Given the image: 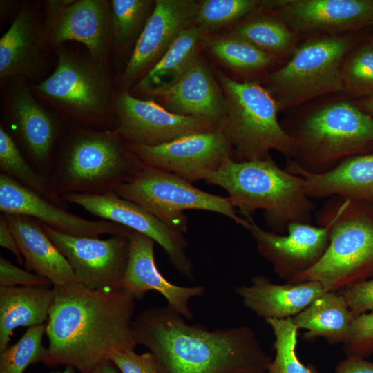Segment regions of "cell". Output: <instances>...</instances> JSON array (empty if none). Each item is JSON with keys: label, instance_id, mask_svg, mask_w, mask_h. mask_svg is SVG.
Wrapping results in <instances>:
<instances>
[{"label": "cell", "instance_id": "obj_1", "mask_svg": "<svg viewBox=\"0 0 373 373\" xmlns=\"http://www.w3.org/2000/svg\"><path fill=\"white\" fill-rule=\"evenodd\" d=\"M46 324L50 367L71 366L90 373L116 352L135 349L131 325L135 298L124 290L93 289L79 283L52 286Z\"/></svg>", "mask_w": 373, "mask_h": 373}, {"label": "cell", "instance_id": "obj_2", "mask_svg": "<svg viewBox=\"0 0 373 373\" xmlns=\"http://www.w3.org/2000/svg\"><path fill=\"white\" fill-rule=\"evenodd\" d=\"M131 329L137 345L146 347L166 373L267 372L272 361L249 327L191 325L167 305L143 310Z\"/></svg>", "mask_w": 373, "mask_h": 373}, {"label": "cell", "instance_id": "obj_3", "mask_svg": "<svg viewBox=\"0 0 373 373\" xmlns=\"http://www.w3.org/2000/svg\"><path fill=\"white\" fill-rule=\"evenodd\" d=\"M206 182L224 189L238 213L249 219L258 210L271 231L287 233L289 224L311 223L316 204L303 177L281 169L271 157L236 162L227 158Z\"/></svg>", "mask_w": 373, "mask_h": 373}, {"label": "cell", "instance_id": "obj_4", "mask_svg": "<svg viewBox=\"0 0 373 373\" xmlns=\"http://www.w3.org/2000/svg\"><path fill=\"white\" fill-rule=\"evenodd\" d=\"M327 227L328 247L320 260L296 283L314 280L327 291L341 292L373 278V214L361 201L328 198L314 215Z\"/></svg>", "mask_w": 373, "mask_h": 373}, {"label": "cell", "instance_id": "obj_5", "mask_svg": "<svg viewBox=\"0 0 373 373\" xmlns=\"http://www.w3.org/2000/svg\"><path fill=\"white\" fill-rule=\"evenodd\" d=\"M140 165L116 129L77 131L64 144L50 181L61 198L104 194L129 180Z\"/></svg>", "mask_w": 373, "mask_h": 373}, {"label": "cell", "instance_id": "obj_6", "mask_svg": "<svg viewBox=\"0 0 373 373\" xmlns=\"http://www.w3.org/2000/svg\"><path fill=\"white\" fill-rule=\"evenodd\" d=\"M286 132L296 142L295 155L287 160L305 172L323 174L373 144V117L340 101L308 113Z\"/></svg>", "mask_w": 373, "mask_h": 373}, {"label": "cell", "instance_id": "obj_7", "mask_svg": "<svg viewBox=\"0 0 373 373\" xmlns=\"http://www.w3.org/2000/svg\"><path fill=\"white\" fill-rule=\"evenodd\" d=\"M226 105L220 130L236 162L265 160L277 151L287 160L295 155L296 142L278 121V107L268 90L256 82H238L218 73Z\"/></svg>", "mask_w": 373, "mask_h": 373}, {"label": "cell", "instance_id": "obj_8", "mask_svg": "<svg viewBox=\"0 0 373 373\" xmlns=\"http://www.w3.org/2000/svg\"><path fill=\"white\" fill-rule=\"evenodd\" d=\"M57 52L54 72L33 86L35 94L78 122L115 124L114 97L104 64L61 47Z\"/></svg>", "mask_w": 373, "mask_h": 373}, {"label": "cell", "instance_id": "obj_9", "mask_svg": "<svg viewBox=\"0 0 373 373\" xmlns=\"http://www.w3.org/2000/svg\"><path fill=\"white\" fill-rule=\"evenodd\" d=\"M355 41L348 33L313 38L300 46L285 66L267 77V89L278 109L343 91L342 66Z\"/></svg>", "mask_w": 373, "mask_h": 373}, {"label": "cell", "instance_id": "obj_10", "mask_svg": "<svg viewBox=\"0 0 373 373\" xmlns=\"http://www.w3.org/2000/svg\"><path fill=\"white\" fill-rule=\"evenodd\" d=\"M114 192L184 234L188 229L184 214L188 210L217 213L245 229L249 223V219L238 216L229 197L209 193L174 173L142 163L136 173L117 185Z\"/></svg>", "mask_w": 373, "mask_h": 373}, {"label": "cell", "instance_id": "obj_11", "mask_svg": "<svg viewBox=\"0 0 373 373\" xmlns=\"http://www.w3.org/2000/svg\"><path fill=\"white\" fill-rule=\"evenodd\" d=\"M64 200L76 204L102 220L137 231L164 249L173 267L185 278L194 280L193 265L188 255L184 233L171 228L138 204L114 191L104 194L71 193Z\"/></svg>", "mask_w": 373, "mask_h": 373}, {"label": "cell", "instance_id": "obj_12", "mask_svg": "<svg viewBox=\"0 0 373 373\" xmlns=\"http://www.w3.org/2000/svg\"><path fill=\"white\" fill-rule=\"evenodd\" d=\"M42 226L68 260L78 283L93 289H122L129 254V229L124 233L101 240L73 236Z\"/></svg>", "mask_w": 373, "mask_h": 373}, {"label": "cell", "instance_id": "obj_13", "mask_svg": "<svg viewBox=\"0 0 373 373\" xmlns=\"http://www.w3.org/2000/svg\"><path fill=\"white\" fill-rule=\"evenodd\" d=\"M115 129L129 144L153 146L216 128L210 122L173 113L153 99H140L128 90L113 99Z\"/></svg>", "mask_w": 373, "mask_h": 373}, {"label": "cell", "instance_id": "obj_14", "mask_svg": "<svg viewBox=\"0 0 373 373\" xmlns=\"http://www.w3.org/2000/svg\"><path fill=\"white\" fill-rule=\"evenodd\" d=\"M144 165L174 173L193 182L218 170L232 156V149L220 129L189 135L160 145L128 143Z\"/></svg>", "mask_w": 373, "mask_h": 373}, {"label": "cell", "instance_id": "obj_15", "mask_svg": "<svg viewBox=\"0 0 373 373\" xmlns=\"http://www.w3.org/2000/svg\"><path fill=\"white\" fill-rule=\"evenodd\" d=\"M44 27L48 44L59 48L76 41L95 60L105 64L112 44L110 3L105 0H61L47 2Z\"/></svg>", "mask_w": 373, "mask_h": 373}, {"label": "cell", "instance_id": "obj_16", "mask_svg": "<svg viewBox=\"0 0 373 373\" xmlns=\"http://www.w3.org/2000/svg\"><path fill=\"white\" fill-rule=\"evenodd\" d=\"M247 229L258 253L272 265L280 278L294 283L312 269L325 254L329 242L327 227L294 222L287 233L267 231L249 218Z\"/></svg>", "mask_w": 373, "mask_h": 373}, {"label": "cell", "instance_id": "obj_17", "mask_svg": "<svg viewBox=\"0 0 373 373\" xmlns=\"http://www.w3.org/2000/svg\"><path fill=\"white\" fill-rule=\"evenodd\" d=\"M198 2L156 0L153 11L140 35L121 75L122 90L140 81L157 64L180 34L193 25Z\"/></svg>", "mask_w": 373, "mask_h": 373}, {"label": "cell", "instance_id": "obj_18", "mask_svg": "<svg viewBox=\"0 0 373 373\" xmlns=\"http://www.w3.org/2000/svg\"><path fill=\"white\" fill-rule=\"evenodd\" d=\"M262 6L303 33L341 35L373 23V0L263 1Z\"/></svg>", "mask_w": 373, "mask_h": 373}, {"label": "cell", "instance_id": "obj_19", "mask_svg": "<svg viewBox=\"0 0 373 373\" xmlns=\"http://www.w3.org/2000/svg\"><path fill=\"white\" fill-rule=\"evenodd\" d=\"M0 210L5 214L32 218L73 236L98 238L102 234L124 233L128 229L110 221L89 220L68 212L3 173L0 174Z\"/></svg>", "mask_w": 373, "mask_h": 373}, {"label": "cell", "instance_id": "obj_20", "mask_svg": "<svg viewBox=\"0 0 373 373\" xmlns=\"http://www.w3.org/2000/svg\"><path fill=\"white\" fill-rule=\"evenodd\" d=\"M130 240L128 262L123 277L122 289L135 299L155 290L165 298L167 305L181 314L186 321L193 318L189 300L204 294L202 285L184 287L166 280L157 269L154 258L155 241L137 231L128 229Z\"/></svg>", "mask_w": 373, "mask_h": 373}, {"label": "cell", "instance_id": "obj_21", "mask_svg": "<svg viewBox=\"0 0 373 373\" xmlns=\"http://www.w3.org/2000/svg\"><path fill=\"white\" fill-rule=\"evenodd\" d=\"M149 96L173 113L204 119L218 129L226 117L222 89L199 56L175 84Z\"/></svg>", "mask_w": 373, "mask_h": 373}, {"label": "cell", "instance_id": "obj_22", "mask_svg": "<svg viewBox=\"0 0 373 373\" xmlns=\"http://www.w3.org/2000/svg\"><path fill=\"white\" fill-rule=\"evenodd\" d=\"M7 102L12 127L39 170H46L58 138L56 119L36 101L26 85H13Z\"/></svg>", "mask_w": 373, "mask_h": 373}, {"label": "cell", "instance_id": "obj_23", "mask_svg": "<svg viewBox=\"0 0 373 373\" xmlns=\"http://www.w3.org/2000/svg\"><path fill=\"white\" fill-rule=\"evenodd\" d=\"M235 291L246 308L265 320L293 318L327 291L317 281L279 285L262 275L254 276L249 285L238 286Z\"/></svg>", "mask_w": 373, "mask_h": 373}, {"label": "cell", "instance_id": "obj_24", "mask_svg": "<svg viewBox=\"0 0 373 373\" xmlns=\"http://www.w3.org/2000/svg\"><path fill=\"white\" fill-rule=\"evenodd\" d=\"M47 43L36 15L30 8H22L0 39L1 80L38 75Z\"/></svg>", "mask_w": 373, "mask_h": 373}, {"label": "cell", "instance_id": "obj_25", "mask_svg": "<svg viewBox=\"0 0 373 373\" xmlns=\"http://www.w3.org/2000/svg\"><path fill=\"white\" fill-rule=\"evenodd\" d=\"M6 215L29 270L49 280L52 286L78 283L68 260L47 236L40 222L26 216Z\"/></svg>", "mask_w": 373, "mask_h": 373}, {"label": "cell", "instance_id": "obj_26", "mask_svg": "<svg viewBox=\"0 0 373 373\" xmlns=\"http://www.w3.org/2000/svg\"><path fill=\"white\" fill-rule=\"evenodd\" d=\"M285 169L303 178L312 199L340 196L373 203V153L351 157L323 174L305 172L289 160Z\"/></svg>", "mask_w": 373, "mask_h": 373}, {"label": "cell", "instance_id": "obj_27", "mask_svg": "<svg viewBox=\"0 0 373 373\" xmlns=\"http://www.w3.org/2000/svg\"><path fill=\"white\" fill-rule=\"evenodd\" d=\"M54 296L48 286H0V352L17 327L44 324Z\"/></svg>", "mask_w": 373, "mask_h": 373}, {"label": "cell", "instance_id": "obj_28", "mask_svg": "<svg viewBox=\"0 0 373 373\" xmlns=\"http://www.w3.org/2000/svg\"><path fill=\"white\" fill-rule=\"evenodd\" d=\"M291 318L298 329L307 330L303 334L306 341L321 337L332 344H344L355 316L341 293L326 291Z\"/></svg>", "mask_w": 373, "mask_h": 373}, {"label": "cell", "instance_id": "obj_29", "mask_svg": "<svg viewBox=\"0 0 373 373\" xmlns=\"http://www.w3.org/2000/svg\"><path fill=\"white\" fill-rule=\"evenodd\" d=\"M206 35L195 25L184 29L157 64L138 82V91L149 95L175 84L198 58V46Z\"/></svg>", "mask_w": 373, "mask_h": 373}, {"label": "cell", "instance_id": "obj_30", "mask_svg": "<svg viewBox=\"0 0 373 373\" xmlns=\"http://www.w3.org/2000/svg\"><path fill=\"white\" fill-rule=\"evenodd\" d=\"M243 39L276 57L295 46V34L275 15L259 13L233 27L228 34Z\"/></svg>", "mask_w": 373, "mask_h": 373}, {"label": "cell", "instance_id": "obj_31", "mask_svg": "<svg viewBox=\"0 0 373 373\" xmlns=\"http://www.w3.org/2000/svg\"><path fill=\"white\" fill-rule=\"evenodd\" d=\"M155 1L112 0L110 3L112 44L118 50L135 46L151 15Z\"/></svg>", "mask_w": 373, "mask_h": 373}, {"label": "cell", "instance_id": "obj_32", "mask_svg": "<svg viewBox=\"0 0 373 373\" xmlns=\"http://www.w3.org/2000/svg\"><path fill=\"white\" fill-rule=\"evenodd\" d=\"M0 168L1 173L15 180L44 198L62 205L63 198L54 191L50 181L26 161L10 135L0 126Z\"/></svg>", "mask_w": 373, "mask_h": 373}, {"label": "cell", "instance_id": "obj_33", "mask_svg": "<svg viewBox=\"0 0 373 373\" xmlns=\"http://www.w3.org/2000/svg\"><path fill=\"white\" fill-rule=\"evenodd\" d=\"M204 41V46L218 60L239 72L250 73L265 68L276 58L253 44L229 35Z\"/></svg>", "mask_w": 373, "mask_h": 373}, {"label": "cell", "instance_id": "obj_34", "mask_svg": "<svg viewBox=\"0 0 373 373\" xmlns=\"http://www.w3.org/2000/svg\"><path fill=\"white\" fill-rule=\"evenodd\" d=\"M274 335L275 357L267 373H317L312 365H305L298 358L296 347L298 329L292 318L266 319Z\"/></svg>", "mask_w": 373, "mask_h": 373}, {"label": "cell", "instance_id": "obj_35", "mask_svg": "<svg viewBox=\"0 0 373 373\" xmlns=\"http://www.w3.org/2000/svg\"><path fill=\"white\" fill-rule=\"evenodd\" d=\"M46 324L28 327L15 344L0 352V373H23L32 364L44 363L48 348L42 344Z\"/></svg>", "mask_w": 373, "mask_h": 373}, {"label": "cell", "instance_id": "obj_36", "mask_svg": "<svg viewBox=\"0 0 373 373\" xmlns=\"http://www.w3.org/2000/svg\"><path fill=\"white\" fill-rule=\"evenodd\" d=\"M258 0H203L198 2L193 25L214 32L252 14L262 6Z\"/></svg>", "mask_w": 373, "mask_h": 373}, {"label": "cell", "instance_id": "obj_37", "mask_svg": "<svg viewBox=\"0 0 373 373\" xmlns=\"http://www.w3.org/2000/svg\"><path fill=\"white\" fill-rule=\"evenodd\" d=\"M343 91L358 97H373V40L363 42L342 66Z\"/></svg>", "mask_w": 373, "mask_h": 373}, {"label": "cell", "instance_id": "obj_38", "mask_svg": "<svg viewBox=\"0 0 373 373\" xmlns=\"http://www.w3.org/2000/svg\"><path fill=\"white\" fill-rule=\"evenodd\" d=\"M343 351L347 356L363 358L373 354V312L355 317Z\"/></svg>", "mask_w": 373, "mask_h": 373}, {"label": "cell", "instance_id": "obj_39", "mask_svg": "<svg viewBox=\"0 0 373 373\" xmlns=\"http://www.w3.org/2000/svg\"><path fill=\"white\" fill-rule=\"evenodd\" d=\"M111 361L120 373H166L158 359L150 352L137 354L134 349L116 352Z\"/></svg>", "mask_w": 373, "mask_h": 373}, {"label": "cell", "instance_id": "obj_40", "mask_svg": "<svg viewBox=\"0 0 373 373\" xmlns=\"http://www.w3.org/2000/svg\"><path fill=\"white\" fill-rule=\"evenodd\" d=\"M52 283L47 278L23 270L1 256L0 286H49Z\"/></svg>", "mask_w": 373, "mask_h": 373}, {"label": "cell", "instance_id": "obj_41", "mask_svg": "<svg viewBox=\"0 0 373 373\" xmlns=\"http://www.w3.org/2000/svg\"><path fill=\"white\" fill-rule=\"evenodd\" d=\"M351 311L356 316L373 312V278L341 291Z\"/></svg>", "mask_w": 373, "mask_h": 373}, {"label": "cell", "instance_id": "obj_42", "mask_svg": "<svg viewBox=\"0 0 373 373\" xmlns=\"http://www.w3.org/2000/svg\"><path fill=\"white\" fill-rule=\"evenodd\" d=\"M334 373H373V362L363 358L347 356L337 363Z\"/></svg>", "mask_w": 373, "mask_h": 373}, {"label": "cell", "instance_id": "obj_43", "mask_svg": "<svg viewBox=\"0 0 373 373\" xmlns=\"http://www.w3.org/2000/svg\"><path fill=\"white\" fill-rule=\"evenodd\" d=\"M0 245L1 247L10 251L19 263L22 262L23 256L10 228L7 216L3 213L0 215Z\"/></svg>", "mask_w": 373, "mask_h": 373}, {"label": "cell", "instance_id": "obj_44", "mask_svg": "<svg viewBox=\"0 0 373 373\" xmlns=\"http://www.w3.org/2000/svg\"><path fill=\"white\" fill-rule=\"evenodd\" d=\"M117 367L111 361H105L95 367L90 373H119Z\"/></svg>", "mask_w": 373, "mask_h": 373}, {"label": "cell", "instance_id": "obj_45", "mask_svg": "<svg viewBox=\"0 0 373 373\" xmlns=\"http://www.w3.org/2000/svg\"><path fill=\"white\" fill-rule=\"evenodd\" d=\"M356 106L373 117V97L363 99Z\"/></svg>", "mask_w": 373, "mask_h": 373}, {"label": "cell", "instance_id": "obj_46", "mask_svg": "<svg viewBox=\"0 0 373 373\" xmlns=\"http://www.w3.org/2000/svg\"><path fill=\"white\" fill-rule=\"evenodd\" d=\"M52 373H75V369L71 366H66L65 370L62 372H54Z\"/></svg>", "mask_w": 373, "mask_h": 373}, {"label": "cell", "instance_id": "obj_47", "mask_svg": "<svg viewBox=\"0 0 373 373\" xmlns=\"http://www.w3.org/2000/svg\"><path fill=\"white\" fill-rule=\"evenodd\" d=\"M249 373H267V372H249Z\"/></svg>", "mask_w": 373, "mask_h": 373}, {"label": "cell", "instance_id": "obj_48", "mask_svg": "<svg viewBox=\"0 0 373 373\" xmlns=\"http://www.w3.org/2000/svg\"><path fill=\"white\" fill-rule=\"evenodd\" d=\"M372 25H373V23H372Z\"/></svg>", "mask_w": 373, "mask_h": 373}]
</instances>
